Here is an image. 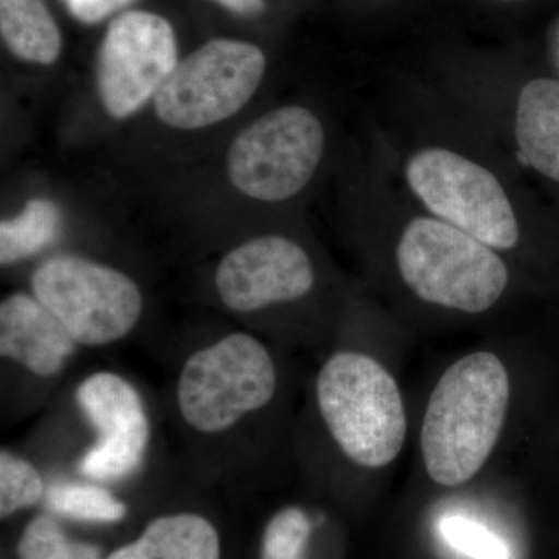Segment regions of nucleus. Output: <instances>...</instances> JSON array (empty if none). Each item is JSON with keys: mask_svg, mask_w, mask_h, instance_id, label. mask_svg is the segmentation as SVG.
Here are the masks:
<instances>
[{"mask_svg": "<svg viewBox=\"0 0 559 559\" xmlns=\"http://www.w3.org/2000/svg\"><path fill=\"white\" fill-rule=\"evenodd\" d=\"M374 143L412 202L500 255L522 249L521 173L487 132L423 81L396 83Z\"/></svg>", "mask_w": 559, "mask_h": 559, "instance_id": "f257e3e1", "label": "nucleus"}, {"mask_svg": "<svg viewBox=\"0 0 559 559\" xmlns=\"http://www.w3.org/2000/svg\"><path fill=\"white\" fill-rule=\"evenodd\" d=\"M355 212L388 249L401 288L436 310L479 316L509 293V261L406 197L373 150L355 183Z\"/></svg>", "mask_w": 559, "mask_h": 559, "instance_id": "f03ea898", "label": "nucleus"}, {"mask_svg": "<svg viewBox=\"0 0 559 559\" xmlns=\"http://www.w3.org/2000/svg\"><path fill=\"white\" fill-rule=\"evenodd\" d=\"M428 84L487 132L521 175L559 187V79L462 66Z\"/></svg>", "mask_w": 559, "mask_h": 559, "instance_id": "7ed1b4c3", "label": "nucleus"}, {"mask_svg": "<svg viewBox=\"0 0 559 559\" xmlns=\"http://www.w3.org/2000/svg\"><path fill=\"white\" fill-rule=\"evenodd\" d=\"M509 401V371L495 353H473L452 364L423 419V462L430 479L452 488L479 474L498 444Z\"/></svg>", "mask_w": 559, "mask_h": 559, "instance_id": "20e7f679", "label": "nucleus"}, {"mask_svg": "<svg viewBox=\"0 0 559 559\" xmlns=\"http://www.w3.org/2000/svg\"><path fill=\"white\" fill-rule=\"evenodd\" d=\"M320 417L331 439L362 468H384L406 441L407 418L399 384L377 359L337 352L316 381Z\"/></svg>", "mask_w": 559, "mask_h": 559, "instance_id": "39448f33", "label": "nucleus"}, {"mask_svg": "<svg viewBox=\"0 0 559 559\" xmlns=\"http://www.w3.org/2000/svg\"><path fill=\"white\" fill-rule=\"evenodd\" d=\"M277 385L270 349L237 331L191 353L179 371L176 403L191 430L223 436L264 409Z\"/></svg>", "mask_w": 559, "mask_h": 559, "instance_id": "423d86ee", "label": "nucleus"}, {"mask_svg": "<svg viewBox=\"0 0 559 559\" xmlns=\"http://www.w3.org/2000/svg\"><path fill=\"white\" fill-rule=\"evenodd\" d=\"M329 146L322 117L308 106L289 103L267 110L237 135L227 153V175L250 200L286 204L310 189Z\"/></svg>", "mask_w": 559, "mask_h": 559, "instance_id": "0eeeda50", "label": "nucleus"}, {"mask_svg": "<svg viewBox=\"0 0 559 559\" xmlns=\"http://www.w3.org/2000/svg\"><path fill=\"white\" fill-rule=\"evenodd\" d=\"M33 296L80 347H105L138 325L143 296L138 283L116 267L76 255L44 261L32 275Z\"/></svg>", "mask_w": 559, "mask_h": 559, "instance_id": "6e6552de", "label": "nucleus"}, {"mask_svg": "<svg viewBox=\"0 0 559 559\" xmlns=\"http://www.w3.org/2000/svg\"><path fill=\"white\" fill-rule=\"evenodd\" d=\"M266 69V55L255 44L210 40L179 61L157 92V117L167 127L182 131L221 123L252 100Z\"/></svg>", "mask_w": 559, "mask_h": 559, "instance_id": "1a4fd4ad", "label": "nucleus"}, {"mask_svg": "<svg viewBox=\"0 0 559 559\" xmlns=\"http://www.w3.org/2000/svg\"><path fill=\"white\" fill-rule=\"evenodd\" d=\"M170 22L148 11H128L110 22L98 55L97 84L114 119L134 116L156 97L178 66Z\"/></svg>", "mask_w": 559, "mask_h": 559, "instance_id": "9d476101", "label": "nucleus"}, {"mask_svg": "<svg viewBox=\"0 0 559 559\" xmlns=\"http://www.w3.org/2000/svg\"><path fill=\"white\" fill-rule=\"evenodd\" d=\"M318 285V267L296 238L267 234L229 250L216 267L221 301L235 312H255L307 299Z\"/></svg>", "mask_w": 559, "mask_h": 559, "instance_id": "9b49d317", "label": "nucleus"}, {"mask_svg": "<svg viewBox=\"0 0 559 559\" xmlns=\"http://www.w3.org/2000/svg\"><path fill=\"white\" fill-rule=\"evenodd\" d=\"M76 404L97 440L80 460V473L95 481L134 476L151 439L148 412L139 390L112 371H97L80 382Z\"/></svg>", "mask_w": 559, "mask_h": 559, "instance_id": "f8f14e48", "label": "nucleus"}, {"mask_svg": "<svg viewBox=\"0 0 559 559\" xmlns=\"http://www.w3.org/2000/svg\"><path fill=\"white\" fill-rule=\"evenodd\" d=\"M80 345L33 294L13 293L0 304V355L38 378H57Z\"/></svg>", "mask_w": 559, "mask_h": 559, "instance_id": "ddd939ff", "label": "nucleus"}, {"mask_svg": "<svg viewBox=\"0 0 559 559\" xmlns=\"http://www.w3.org/2000/svg\"><path fill=\"white\" fill-rule=\"evenodd\" d=\"M106 559H221L218 530L201 514H164Z\"/></svg>", "mask_w": 559, "mask_h": 559, "instance_id": "4468645a", "label": "nucleus"}, {"mask_svg": "<svg viewBox=\"0 0 559 559\" xmlns=\"http://www.w3.org/2000/svg\"><path fill=\"white\" fill-rule=\"evenodd\" d=\"M0 33L21 60L49 66L60 57V28L43 0H0Z\"/></svg>", "mask_w": 559, "mask_h": 559, "instance_id": "2eb2a0df", "label": "nucleus"}, {"mask_svg": "<svg viewBox=\"0 0 559 559\" xmlns=\"http://www.w3.org/2000/svg\"><path fill=\"white\" fill-rule=\"evenodd\" d=\"M60 209L51 201L32 200L20 215L0 224V263H20L46 249L58 238Z\"/></svg>", "mask_w": 559, "mask_h": 559, "instance_id": "dca6fc26", "label": "nucleus"}, {"mask_svg": "<svg viewBox=\"0 0 559 559\" xmlns=\"http://www.w3.org/2000/svg\"><path fill=\"white\" fill-rule=\"evenodd\" d=\"M44 500L47 509L58 516L94 524H116L128 514V507L108 488L97 484L57 481L47 488Z\"/></svg>", "mask_w": 559, "mask_h": 559, "instance_id": "f3484780", "label": "nucleus"}, {"mask_svg": "<svg viewBox=\"0 0 559 559\" xmlns=\"http://www.w3.org/2000/svg\"><path fill=\"white\" fill-rule=\"evenodd\" d=\"M17 559H102L95 544L73 539L50 514L33 518L22 530Z\"/></svg>", "mask_w": 559, "mask_h": 559, "instance_id": "a211bd4d", "label": "nucleus"}, {"mask_svg": "<svg viewBox=\"0 0 559 559\" xmlns=\"http://www.w3.org/2000/svg\"><path fill=\"white\" fill-rule=\"evenodd\" d=\"M46 481L27 459L3 448L0 451V518L39 503L46 498Z\"/></svg>", "mask_w": 559, "mask_h": 559, "instance_id": "6ab92c4d", "label": "nucleus"}, {"mask_svg": "<svg viewBox=\"0 0 559 559\" xmlns=\"http://www.w3.org/2000/svg\"><path fill=\"white\" fill-rule=\"evenodd\" d=\"M312 524L297 507L280 510L267 522L261 543V559H304Z\"/></svg>", "mask_w": 559, "mask_h": 559, "instance_id": "aec40b11", "label": "nucleus"}, {"mask_svg": "<svg viewBox=\"0 0 559 559\" xmlns=\"http://www.w3.org/2000/svg\"><path fill=\"white\" fill-rule=\"evenodd\" d=\"M440 530L450 546L471 559H509L503 540L477 522L452 516L441 522Z\"/></svg>", "mask_w": 559, "mask_h": 559, "instance_id": "412c9836", "label": "nucleus"}, {"mask_svg": "<svg viewBox=\"0 0 559 559\" xmlns=\"http://www.w3.org/2000/svg\"><path fill=\"white\" fill-rule=\"evenodd\" d=\"M131 2L132 0H66L70 13L86 24L100 22Z\"/></svg>", "mask_w": 559, "mask_h": 559, "instance_id": "4be33fe9", "label": "nucleus"}, {"mask_svg": "<svg viewBox=\"0 0 559 559\" xmlns=\"http://www.w3.org/2000/svg\"><path fill=\"white\" fill-rule=\"evenodd\" d=\"M215 2L242 16H255L266 9L264 0H215Z\"/></svg>", "mask_w": 559, "mask_h": 559, "instance_id": "5701e85b", "label": "nucleus"}, {"mask_svg": "<svg viewBox=\"0 0 559 559\" xmlns=\"http://www.w3.org/2000/svg\"><path fill=\"white\" fill-rule=\"evenodd\" d=\"M498 2L509 3V2H518V0H498Z\"/></svg>", "mask_w": 559, "mask_h": 559, "instance_id": "b1692460", "label": "nucleus"}]
</instances>
